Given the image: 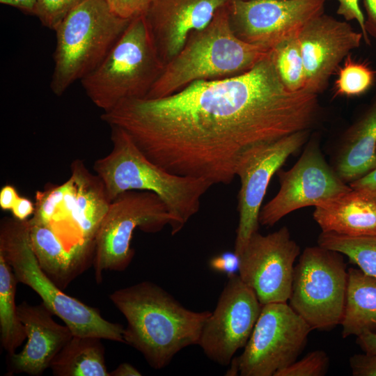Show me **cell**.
Masks as SVG:
<instances>
[{"mask_svg": "<svg viewBox=\"0 0 376 376\" xmlns=\"http://www.w3.org/2000/svg\"><path fill=\"white\" fill-rule=\"evenodd\" d=\"M357 344L365 353L376 354V333H368L357 337Z\"/></svg>", "mask_w": 376, "mask_h": 376, "instance_id": "38", "label": "cell"}, {"mask_svg": "<svg viewBox=\"0 0 376 376\" xmlns=\"http://www.w3.org/2000/svg\"><path fill=\"white\" fill-rule=\"evenodd\" d=\"M318 95L287 89L269 53L236 76L195 81L159 98L123 100L101 119L166 171L228 185L250 150L311 130L320 114Z\"/></svg>", "mask_w": 376, "mask_h": 376, "instance_id": "1", "label": "cell"}, {"mask_svg": "<svg viewBox=\"0 0 376 376\" xmlns=\"http://www.w3.org/2000/svg\"><path fill=\"white\" fill-rule=\"evenodd\" d=\"M166 226L176 235V223L166 205L155 193L127 191L116 197L97 233L93 265L96 282L102 280L104 271L121 272L131 263L134 249L132 247L134 232L155 233Z\"/></svg>", "mask_w": 376, "mask_h": 376, "instance_id": "8", "label": "cell"}, {"mask_svg": "<svg viewBox=\"0 0 376 376\" xmlns=\"http://www.w3.org/2000/svg\"><path fill=\"white\" fill-rule=\"evenodd\" d=\"M230 0H153L146 18L158 54L166 64L188 36L205 28Z\"/></svg>", "mask_w": 376, "mask_h": 376, "instance_id": "17", "label": "cell"}, {"mask_svg": "<svg viewBox=\"0 0 376 376\" xmlns=\"http://www.w3.org/2000/svg\"><path fill=\"white\" fill-rule=\"evenodd\" d=\"M331 165L348 185L376 168V93L342 134Z\"/></svg>", "mask_w": 376, "mask_h": 376, "instance_id": "20", "label": "cell"}, {"mask_svg": "<svg viewBox=\"0 0 376 376\" xmlns=\"http://www.w3.org/2000/svg\"><path fill=\"white\" fill-rule=\"evenodd\" d=\"M354 376H376V354L365 353L352 355L349 360Z\"/></svg>", "mask_w": 376, "mask_h": 376, "instance_id": "32", "label": "cell"}, {"mask_svg": "<svg viewBox=\"0 0 376 376\" xmlns=\"http://www.w3.org/2000/svg\"><path fill=\"white\" fill-rule=\"evenodd\" d=\"M130 19L114 13L107 0H85L54 31L56 44L50 88L62 95L104 59Z\"/></svg>", "mask_w": 376, "mask_h": 376, "instance_id": "7", "label": "cell"}, {"mask_svg": "<svg viewBox=\"0 0 376 376\" xmlns=\"http://www.w3.org/2000/svg\"><path fill=\"white\" fill-rule=\"evenodd\" d=\"M111 10L116 13V0H107Z\"/></svg>", "mask_w": 376, "mask_h": 376, "instance_id": "42", "label": "cell"}, {"mask_svg": "<svg viewBox=\"0 0 376 376\" xmlns=\"http://www.w3.org/2000/svg\"><path fill=\"white\" fill-rule=\"evenodd\" d=\"M17 283L11 266L0 253V340L7 355L15 353L26 339L15 303Z\"/></svg>", "mask_w": 376, "mask_h": 376, "instance_id": "25", "label": "cell"}, {"mask_svg": "<svg viewBox=\"0 0 376 376\" xmlns=\"http://www.w3.org/2000/svg\"><path fill=\"white\" fill-rule=\"evenodd\" d=\"M318 244L341 253L365 274L376 278V237H352L322 232Z\"/></svg>", "mask_w": 376, "mask_h": 376, "instance_id": "26", "label": "cell"}, {"mask_svg": "<svg viewBox=\"0 0 376 376\" xmlns=\"http://www.w3.org/2000/svg\"><path fill=\"white\" fill-rule=\"evenodd\" d=\"M376 72L368 63L357 61L350 54L339 67L338 77L334 84L336 95L345 97L360 96L374 85Z\"/></svg>", "mask_w": 376, "mask_h": 376, "instance_id": "28", "label": "cell"}, {"mask_svg": "<svg viewBox=\"0 0 376 376\" xmlns=\"http://www.w3.org/2000/svg\"><path fill=\"white\" fill-rule=\"evenodd\" d=\"M227 4L216 12L205 28L189 34L180 52L165 64L146 97L169 95L195 81L242 74L269 54L270 50L247 43L235 35Z\"/></svg>", "mask_w": 376, "mask_h": 376, "instance_id": "3", "label": "cell"}, {"mask_svg": "<svg viewBox=\"0 0 376 376\" xmlns=\"http://www.w3.org/2000/svg\"><path fill=\"white\" fill-rule=\"evenodd\" d=\"M164 68L143 14L130 20L102 63L80 81L104 112L123 100L146 97Z\"/></svg>", "mask_w": 376, "mask_h": 376, "instance_id": "5", "label": "cell"}, {"mask_svg": "<svg viewBox=\"0 0 376 376\" xmlns=\"http://www.w3.org/2000/svg\"><path fill=\"white\" fill-rule=\"evenodd\" d=\"M298 36L281 41L270 50V57L281 82L291 91L305 87L306 74Z\"/></svg>", "mask_w": 376, "mask_h": 376, "instance_id": "27", "label": "cell"}, {"mask_svg": "<svg viewBox=\"0 0 376 376\" xmlns=\"http://www.w3.org/2000/svg\"><path fill=\"white\" fill-rule=\"evenodd\" d=\"M110 376H140L141 373L129 363H122L113 370L109 372Z\"/></svg>", "mask_w": 376, "mask_h": 376, "instance_id": "41", "label": "cell"}, {"mask_svg": "<svg viewBox=\"0 0 376 376\" xmlns=\"http://www.w3.org/2000/svg\"><path fill=\"white\" fill-rule=\"evenodd\" d=\"M17 311L26 343L21 352L7 355V375H41L74 335L66 324L54 320V314L43 302L32 305L23 301Z\"/></svg>", "mask_w": 376, "mask_h": 376, "instance_id": "18", "label": "cell"}, {"mask_svg": "<svg viewBox=\"0 0 376 376\" xmlns=\"http://www.w3.org/2000/svg\"><path fill=\"white\" fill-rule=\"evenodd\" d=\"M300 247L283 226L267 235L253 234L239 255L238 275L262 305L288 302Z\"/></svg>", "mask_w": 376, "mask_h": 376, "instance_id": "14", "label": "cell"}, {"mask_svg": "<svg viewBox=\"0 0 376 376\" xmlns=\"http://www.w3.org/2000/svg\"><path fill=\"white\" fill-rule=\"evenodd\" d=\"M366 13L365 29L368 36L376 40V0H363Z\"/></svg>", "mask_w": 376, "mask_h": 376, "instance_id": "35", "label": "cell"}, {"mask_svg": "<svg viewBox=\"0 0 376 376\" xmlns=\"http://www.w3.org/2000/svg\"><path fill=\"white\" fill-rule=\"evenodd\" d=\"M329 367V356L324 350H318L279 370L274 376H324Z\"/></svg>", "mask_w": 376, "mask_h": 376, "instance_id": "29", "label": "cell"}, {"mask_svg": "<svg viewBox=\"0 0 376 376\" xmlns=\"http://www.w3.org/2000/svg\"><path fill=\"white\" fill-rule=\"evenodd\" d=\"M37 0H0V3L10 6L31 15H35Z\"/></svg>", "mask_w": 376, "mask_h": 376, "instance_id": "40", "label": "cell"}, {"mask_svg": "<svg viewBox=\"0 0 376 376\" xmlns=\"http://www.w3.org/2000/svg\"><path fill=\"white\" fill-rule=\"evenodd\" d=\"M280 188L261 207L259 223L273 226L298 209L321 202L352 189L328 164L317 138L310 139L297 162L288 170H279Z\"/></svg>", "mask_w": 376, "mask_h": 376, "instance_id": "11", "label": "cell"}, {"mask_svg": "<svg viewBox=\"0 0 376 376\" xmlns=\"http://www.w3.org/2000/svg\"><path fill=\"white\" fill-rule=\"evenodd\" d=\"M19 197L15 187L3 186L0 191V207L3 210H11Z\"/></svg>", "mask_w": 376, "mask_h": 376, "instance_id": "37", "label": "cell"}, {"mask_svg": "<svg viewBox=\"0 0 376 376\" xmlns=\"http://www.w3.org/2000/svg\"><path fill=\"white\" fill-rule=\"evenodd\" d=\"M311 328L287 302L262 305L244 351L233 361L242 376H274L297 361Z\"/></svg>", "mask_w": 376, "mask_h": 376, "instance_id": "10", "label": "cell"}, {"mask_svg": "<svg viewBox=\"0 0 376 376\" xmlns=\"http://www.w3.org/2000/svg\"><path fill=\"white\" fill-rule=\"evenodd\" d=\"M109 297L127 321L124 343L155 370L167 366L182 349L198 345L211 314L185 308L162 287L147 281L118 289Z\"/></svg>", "mask_w": 376, "mask_h": 376, "instance_id": "2", "label": "cell"}, {"mask_svg": "<svg viewBox=\"0 0 376 376\" xmlns=\"http://www.w3.org/2000/svg\"><path fill=\"white\" fill-rule=\"evenodd\" d=\"M352 189H366L376 191V168L363 178L349 184Z\"/></svg>", "mask_w": 376, "mask_h": 376, "instance_id": "39", "label": "cell"}, {"mask_svg": "<svg viewBox=\"0 0 376 376\" xmlns=\"http://www.w3.org/2000/svg\"><path fill=\"white\" fill-rule=\"evenodd\" d=\"M304 61V88L315 94L327 87L331 75L363 40L347 22L322 13L307 22L298 36Z\"/></svg>", "mask_w": 376, "mask_h": 376, "instance_id": "16", "label": "cell"}, {"mask_svg": "<svg viewBox=\"0 0 376 376\" xmlns=\"http://www.w3.org/2000/svg\"><path fill=\"white\" fill-rule=\"evenodd\" d=\"M347 284L341 253L318 244L306 247L295 265L290 306L312 330H330L340 324Z\"/></svg>", "mask_w": 376, "mask_h": 376, "instance_id": "9", "label": "cell"}, {"mask_svg": "<svg viewBox=\"0 0 376 376\" xmlns=\"http://www.w3.org/2000/svg\"><path fill=\"white\" fill-rule=\"evenodd\" d=\"M153 0H116V13L125 19L146 14Z\"/></svg>", "mask_w": 376, "mask_h": 376, "instance_id": "33", "label": "cell"}, {"mask_svg": "<svg viewBox=\"0 0 376 376\" xmlns=\"http://www.w3.org/2000/svg\"><path fill=\"white\" fill-rule=\"evenodd\" d=\"M338 7L337 14L342 16L347 21L355 20L360 26L363 35V40L367 45L370 40L365 29V16L359 6V0H337Z\"/></svg>", "mask_w": 376, "mask_h": 376, "instance_id": "31", "label": "cell"}, {"mask_svg": "<svg viewBox=\"0 0 376 376\" xmlns=\"http://www.w3.org/2000/svg\"><path fill=\"white\" fill-rule=\"evenodd\" d=\"M210 267L214 271L227 274L228 277L236 274L239 267V257L235 252H225L212 258Z\"/></svg>", "mask_w": 376, "mask_h": 376, "instance_id": "34", "label": "cell"}, {"mask_svg": "<svg viewBox=\"0 0 376 376\" xmlns=\"http://www.w3.org/2000/svg\"><path fill=\"white\" fill-rule=\"evenodd\" d=\"M29 226L32 249L40 267L61 289H65L86 267L67 249L49 226L31 222Z\"/></svg>", "mask_w": 376, "mask_h": 376, "instance_id": "23", "label": "cell"}, {"mask_svg": "<svg viewBox=\"0 0 376 376\" xmlns=\"http://www.w3.org/2000/svg\"><path fill=\"white\" fill-rule=\"evenodd\" d=\"M262 304L238 274L228 277L214 311L203 327L198 345L213 362L227 366L246 345Z\"/></svg>", "mask_w": 376, "mask_h": 376, "instance_id": "15", "label": "cell"}, {"mask_svg": "<svg viewBox=\"0 0 376 376\" xmlns=\"http://www.w3.org/2000/svg\"><path fill=\"white\" fill-rule=\"evenodd\" d=\"M0 253L18 282L31 288L73 335L91 336L124 343V327L104 319L98 308L63 292L40 267L30 240L29 219L3 217L0 222Z\"/></svg>", "mask_w": 376, "mask_h": 376, "instance_id": "6", "label": "cell"}, {"mask_svg": "<svg viewBox=\"0 0 376 376\" xmlns=\"http://www.w3.org/2000/svg\"><path fill=\"white\" fill-rule=\"evenodd\" d=\"M101 338L74 335L49 368L55 376H110Z\"/></svg>", "mask_w": 376, "mask_h": 376, "instance_id": "24", "label": "cell"}, {"mask_svg": "<svg viewBox=\"0 0 376 376\" xmlns=\"http://www.w3.org/2000/svg\"><path fill=\"white\" fill-rule=\"evenodd\" d=\"M35 205L29 198L19 197L11 210L13 217L19 220H26L33 214Z\"/></svg>", "mask_w": 376, "mask_h": 376, "instance_id": "36", "label": "cell"}, {"mask_svg": "<svg viewBox=\"0 0 376 376\" xmlns=\"http://www.w3.org/2000/svg\"><path fill=\"white\" fill-rule=\"evenodd\" d=\"M311 130L295 132L258 146L240 160L235 175L240 180L237 211L239 221L234 252L241 253L251 237L258 231L259 214L268 185L287 159L308 141Z\"/></svg>", "mask_w": 376, "mask_h": 376, "instance_id": "13", "label": "cell"}, {"mask_svg": "<svg viewBox=\"0 0 376 376\" xmlns=\"http://www.w3.org/2000/svg\"><path fill=\"white\" fill-rule=\"evenodd\" d=\"M342 336L376 333V278L359 268L347 269Z\"/></svg>", "mask_w": 376, "mask_h": 376, "instance_id": "22", "label": "cell"}, {"mask_svg": "<svg viewBox=\"0 0 376 376\" xmlns=\"http://www.w3.org/2000/svg\"><path fill=\"white\" fill-rule=\"evenodd\" d=\"M70 171L77 190V226L84 246L94 254L95 237L111 201L102 179L82 160H74Z\"/></svg>", "mask_w": 376, "mask_h": 376, "instance_id": "21", "label": "cell"}, {"mask_svg": "<svg viewBox=\"0 0 376 376\" xmlns=\"http://www.w3.org/2000/svg\"><path fill=\"white\" fill-rule=\"evenodd\" d=\"M110 127L111 150L95 160L93 169L111 202L127 191H152L166 205L178 233L199 211L202 196L213 185L203 178L166 171L148 159L123 130Z\"/></svg>", "mask_w": 376, "mask_h": 376, "instance_id": "4", "label": "cell"}, {"mask_svg": "<svg viewBox=\"0 0 376 376\" xmlns=\"http://www.w3.org/2000/svg\"><path fill=\"white\" fill-rule=\"evenodd\" d=\"M328 0H230V26L240 40L271 50L298 36L304 25L324 13Z\"/></svg>", "mask_w": 376, "mask_h": 376, "instance_id": "12", "label": "cell"}, {"mask_svg": "<svg viewBox=\"0 0 376 376\" xmlns=\"http://www.w3.org/2000/svg\"><path fill=\"white\" fill-rule=\"evenodd\" d=\"M313 217L324 233L376 237V191L352 188L315 206Z\"/></svg>", "mask_w": 376, "mask_h": 376, "instance_id": "19", "label": "cell"}, {"mask_svg": "<svg viewBox=\"0 0 376 376\" xmlns=\"http://www.w3.org/2000/svg\"><path fill=\"white\" fill-rule=\"evenodd\" d=\"M85 0H37L35 15L41 24L55 31L61 22Z\"/></svg>", "mask_w": 376, "mask_h": 376, "instance_id": "30", "label": "cell"}]
</instances>
